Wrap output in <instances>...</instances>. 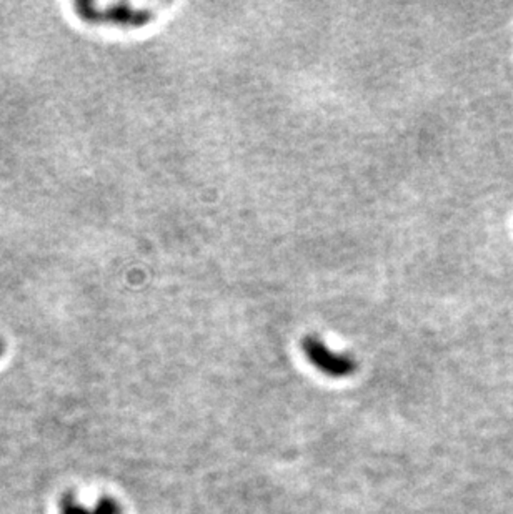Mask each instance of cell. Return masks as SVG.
I'll return each mask as SVG.
<instances>
[{"instance_id": "obj_1", "label": "cell", "mask_w": 513, "mask_h": 514, "mask_svg": "<svg viewBox=\"0 0 513 514\" xmlns=\"http://www.w3.org/2000/svg\"><path fill=\"white\" fill-rule=\"evenodd\" d=\"M75 13L89 23H112V26L140 28L153 18L150 11H140L131 4H109L99 6L95 2L74 4Z\"/></svg>"}, {"instance_id": "obj_2", "label": "cell", "mask_w": 513, "mask_h": 514, "mask_svg": "<svg viewBox=\"0 0 513 514\" xmlns=\"http://www.w3.org/2000/svg\"><path fill=\"white\" fill-rule=\"evenodd\" d=\"M302 348H304V353L309 358V362L315 368H319L320 371L329 374V376H348L357 368L352 358L347 357V354L333 353L324 341L315 338V336H307L304 343H302Z\"/></svg>"}, {"instance_id": "obj_3", "label": "cell", "mask_w": 513, "mask_h": 514, "mask_svg": "<svg viewBox=\"0 0 513 514\" xmlns=\"http://www.w3.org/2000/svg\"><path fill=\"white\" fill-rule=\"evenodd\" d=\"M62 514H94V511L85 509L82 504H79L72 496H65L62 499Z\"/></svg>"}, {"instance_id": "obj_4", "label": "cell", "mask_w": 513, "mask_h": 514, "mask_svg": "<svg viewBox=\"0 0 513 514\" xmlns=\"http://www.w3.org/2000/svg\"><path fill=\"white\" fill-rule=\"evenodd\" d=\"M94 514H121L118 504L110 498H102L94 509Z\"/></svg>"}, {"instance_id": "obj_5", "label": "cell", "mask_w": 513, "mask_h": 514, "mask_svg": "<svg viewBox=\"0 0 513 514\" xmlns=\"http://www.w3.org/2000/svg\"><path fill=\"white\" fill-rule=\"evenodd\" d=\"M2 353H4V345H2V341H0V354Z\"/></svg>"}]
</instances>
